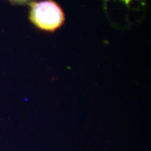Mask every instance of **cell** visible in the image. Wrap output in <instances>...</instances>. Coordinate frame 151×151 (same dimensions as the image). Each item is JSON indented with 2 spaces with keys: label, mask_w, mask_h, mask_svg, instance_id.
I'll use <instances>...</instances> for the list:
<instances>
[{
  "label": "cell",
  "mask_w": 151,
  "mask_h": 151,
  "mask_svg": "<svg viewBox=\"0 0 151 151\" xmlns=\"http://www.w3.org/2000/svg\"><path fill=\"white\" fill-rule=\"evenodd\" d=\"M29 4V19L38 29L54 32L64 24L65 14L53 0L32 1Z\"/></svg>",
  "instance_id": "obj_1"
},
{
  "label": "cell",
  "mask_w": 151,
  "mask_h": 151,
  "mask_svg": "<svg viewBox=\"0 0 151 151\" xmlns=\"http://www.w3.org/2000/svg\"><path fill=\"white\" fill-rule=\"evenodd\" d=\"M13 4H19V5H24V4H29L32 0H9Z\"/></svg>",
  "instance_id": "obj_2"
}]
</instances>
